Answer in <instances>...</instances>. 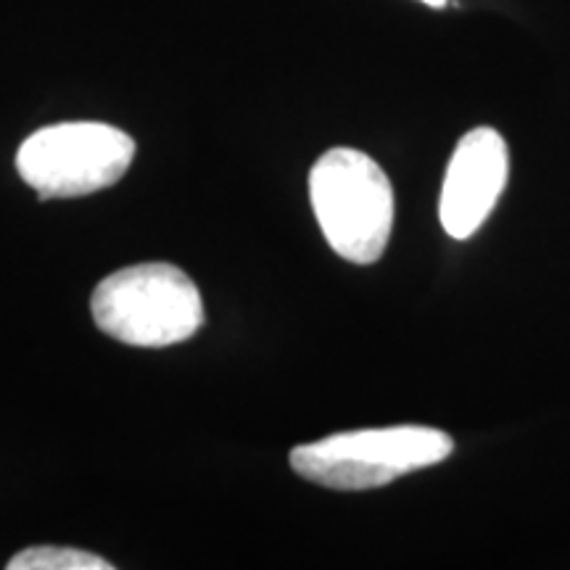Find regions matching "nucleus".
<instances>
[{"label":"nucleus","instance_id":"1","mask_svg":"<svg viewBox=\"0 0 570 570\" xmlns=\"http://www.w3.org/2000/svg\"><path fill=\"white\" fill-rule=\"evenodd\" d=\"M90 312L106 336L140 348L183 344L206 320L198 285L169 262H142L109 275L92 291Z\"/></svg>","mask_w":570,"mask_h":570},{"label":"nucleus","instance_id":"2","mask_svg":"<svg viewBox=\"0 0 570 570\" xmlns=\"http://www.w3.org/2000/svg\"><path fill=\"white\" fill-rule=\"evenodd\" d=\"M312 209L341 259L373 265L394 230V188L381 164L356 148H331L309 173Z\"/></svg>","mask_w":570,"mask_h":570},{"label":"nucleus","instance_id":"3","mask_svg":"<svg viewBox=\"0 0 570 570\" xmlns=\"http://www.w3.org/2000/svg\"><path fill=\"white\" fill-rule=\"evenodd\" d=\"M452 452V436L439 428H367L296 446L291 452V468L320 487L367 491L389 487L415 470L439 465Z\"/></svg>","mask_w":570,"mask_h":570},{"label":"nucleus","instance_id":"4","mask_svg":"<svg viewBox=\"0 0 570 570\" xmlns=\"http://www.w3.org/2000/svg\"><path fill=\"white\" fill-rule=\"evenodd\" d=\"M135 159V140L104 122H61L42 127L21 142V180L48 198H77L111 188Z\"/></svg>","mask_w":570,"mask_h":570},{"label":"nucleus","instance_id":"5","mask_svg":"<svg viewBox=\"0 0 570 570\" xmlns=\"http://www.w3.org/2000/svg\"><path fill=\"white\" fill-rule=\"evenodd\" d=\"M510 175L508 142L494 127H475L462 135L449 159L441 188L439 217L446 235L468 240L479 233L502 196Z\"/></svg>","mask_w":570,"mask_h":570},{"label":"nucleus","instance_id":"6","mask_svg":"<svg viewBox=\"0 0 570 570\" xmlns=\"http://www.w3.org/2000/svg\"><path fill=\"white\" fill-rule=\"evenodd\" d=\"M98 554L85 550H71V547H32L13 554L9 560V570H111Z\"/></svg>","mask_w":570,"mask_h":570},{"label":"nucleus","instance_id":"7","mask_svg":"<svg viewBox=\"0 0 570 570\" xmlns=\"http://www.w3.org/2000/svg\"><path fill=\"white\" fill-rule=\"evenodd\" d=\"M420 3L431 6V9H441V6H446V0H420Z\"/></svg>","mask_w":570,"mask_h":570}]
</instances>
